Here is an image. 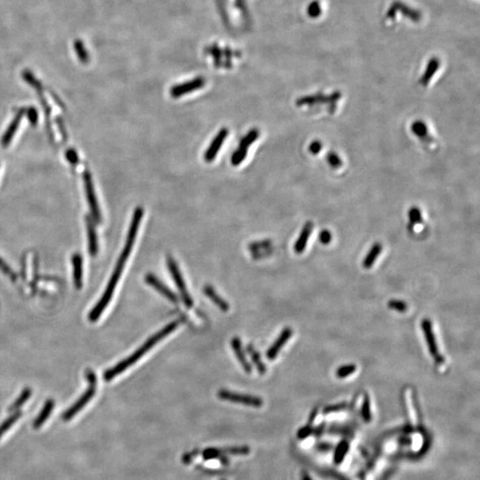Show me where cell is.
Instances as JSON below:
<instances>
[{
    "label": "cell",
    "mask_w": 480,
    "mask_h": 480,
    "mask_svg": "<svg viewBox=\"0 0 480 480\" xmlns=\"http://www.w3.org/2000/svg\"><path fill=\"white\" fill-rule=\"evenodd\" d=\"M143 209L138 206L135 210L134 214H133L132 221H131V224L129 226L128 233H127V237H126V240H125V246L123 248L120 256L117 260L116 267L114 269L113 273L110 277V281L108 283L105 292L103 293V296L101 297V299L97 302V304L94 307L91 312L89 313L88 319L91 322H96L99 319L102 313L104 312V310L106 309L107 306L111 301L115 288L117 286L118 280L121 277L123 270L125 268V263L128 259L130 253L132 252L133 246L135 245L136 236H137V233L139 231L140 224L143 220Z\"/></svg>",
    "instance_id": "1"
},
{
    "label": "cell",
    "mask_w": 480,
    "mask_h": 480,
    "mask_svg": "<svg viewBox=\"0 0 480 480\" xmlns=\"http://www.w3.org/2000/svg\"><path fill=\"white\" fill-rule=\"evenodd\" d=\"M179 320L172 321V322L168 324L167 326H165L163 329L158 331L157 334H155L154 335H152L151 337L149 338L137 351L133 353L132 355H130L128 358L122 360L112 368H110V369L105 371L104 374H103L104 380L106 381H111L117 375L122 374L128 367L135 365L140 359H142V357L144 354H146L147 352H149L152 347H154L158 341H161L162 339H164L165 336H167L169 334H171L172 331H174L179 326Z\"/></svg>",
    "instance_id": "2"
},
{
    "label": "cell",
    "mask_w": 480,
    "mask_h": 480,
    "mask_svg": "<svg viewBox=\"0 0 480 480\" xmlns=\"http://www.w3.org/2000/svg\"><path fill=\"white\" fill-rule=\"evenodd\" d=\"M85 376L89 382V387L85 390V392L77 400L76 403H74L68 410L63 414V418L64 421H70L71 418L74 417L76 414L83 409L86 404L92 400L95 394H96V388H97V378L96 375L91 369H88L85 372Z\"/></svg>",
    "instance_id": "3"
},
{
    "label": "cell",
    "mask_w": 480,
    "mask_h": 480,
    "mask_svg": "<svg viewBox=\"0 0 480 480\" xmlns=\"http://www.w3.org/2000/svg\"><path fill=\"white\" fill-rule=\"evenodd\" d=\"M166 265L169 269L170 274L172 276L173 281L176 282V286L179 290L180 294L182 296V300L187 308H191L193 306V300L191 294L189 293L186 286V283L184 281V277L180 271L179 266L176 260L171 255L166 257Z\"/></svg>",
    "instance_id": "4"
},
{
    "label": "cell",
    "mask_w": 480,
    "mask_h": 480,
    "mask_svg": "<svg viewBox=\"0 0 480 480\" xmlns=\"http://www.w3.org/2000/svg\"><path fill=\"white\" fill-rule=\"evenodd\" d=\"M218 397L222 400L233 403L243 404L248 407H260L264 404V401L259 397L232 392L227 389H220L218 392Z\"/></svg>",
    "instance_id": "5"
},
{
    "label": "cell",
    "mask_w": 480,
    "mask_h": 480,
    "mask_svg": "<svg viewBox=\"0 0 480 480\" xmlns=\"http://www.w3.org/2000/svg\"><path fill=\"white\" fill-rule=\"evenodd\" d=\"M83 180H84V190H85V195L88 198V205L91 210L93 218L97 224H100L102 221V215H101L99 204L97 201L96 192L94 189L91 173L89 172H84L83 174Z\"/></svg>",
    "instance_id": "6"
},
{
    "label": "cell",
    "mask_w": 480,
    "mask_h": 480,
    "mask_svg": "<svg viewBox=\"0 0 480 480\" xmlns=\"http://www.w3.org/2000/svg\"><path fill=\"white\" fill-rule=\"evenodd\" d=\"M421 327H422V332L424 334L426 343L429 348V352L430 355L432 356L433 359L435 360L437 364H442L444 362V358L439 352V347L437 345L436 338L435 334L433 332L432 323L428 319H422L421 323Z\"/></svg>",
    "instance_id": "7"
},
{
    "label": "cell",
    "mask_w": 480,
    "mask_h": 480,
    "mask_svg": "<svg viewBox=\"0 0 480 480\" xmlns=\"http://www.w3.org/2000/svg\"><path fill=\"white\" fill-rule=\"evenodd\" d=\"M341 95L340 92H334L331 94L329 96H326L323 94H317L313 96H307L304 97H301L296 101L297 106L301 107L304 105H314V104H320V103H329L330 106L334 108L335 110V103L341 99Z\"/></svg>",
    "instance_id": "8"
},
{
    "label": "cell",
    "mask_w": 480,
    "mask_h": 480,
    "mask_svg": "<svg viewBox=\"0 0 480 480\" xmlns=\"http://www.w3.org/2000/svg\"><path fill=\"white\" fill-rule=\"evenodd\" d=\"M205 81L203 77H196L192 80L184 82L182 84L173 85L170 89V95L172 98H178L181 96H185L187 94L196 91L198 89L203 88L205 85Z\"/></svg>",
    "instance_id": "9"
},
{
    "label": "cell",
    "mask_w": 480,
    "mask_h": 480,
    "mask_svg": "<svg viewBox=\"0 0 480 480\" xmlns=\"http://www.w3.org/2000/svg\"><path fill=\"white\" fill-rule=\"evenodd\" d=\"M144 279H145V282L148 283L150 286L157 290L158 293H161L162 295L165 296L169 301H172L173 303H177L179 301V297L177 296V294L173 293L168 286H165V284L162 282L161 280H159L156 276L149 273L145 276Z\"/></svg>",
    "instance_id": "10"
},
{
    "label": "cell",
    "mask_w": 480,
    "mask_h": 480,
    "mask_svg": "<svg viewBox=\"0 0 480 480\" xmlns=\"http://www.w3.org/2000/svg\"><path fill=\"white\" fill-rule=\"evenodd\" d=\"M228 135H229V130L227 128L224 127V128L221 129L205 152L204 158H205V161L212 162L215 158L216 155L220 151L223 143L227 138Z\"/></svg>",
    "instance_id": "11"
},
{
    "label": "cell",
    "mask_w": 480,
    "mask_h": 480,
    "mask_svg": "<svg viewBox=\"0 0 480 480\" xmlns=\"http://www.w3.org/2000/svg\"><path fill=\"white\" fill-rule=\"evenodd\" d=\"M292 334H293V330L291 329L290 327H286L285 329L283 330L282 332L279 334L278 339L276 340L275 342L270 347V348L268 350V352H266V357H267L269 360H273V359L277 358L280 350L284 347V345L286 344L290 338L292 337Z\"/></svg>",
    "instance_id": "12"
},
{
    "label": "cell",
    "mask_w": 480,
    "mask_h": 480,
    "mask_svg": "<svg viewBox=\"0 0 480 480\" xmlns=\"http://www.w3.org/2000/svg\"><path fill=\"white\" fill-rule=\"evenodd\" d=\"M85 224H86V230H88V251L92 256H96L98 253V238H97L95 224L92 218L89 216L85 217Z\"/></svg>",
    "instance_id": "13"
},
{
    "label": "cell",
    "mask_w": 480,
    "mask_h": 480,
    "mask_svg": "<svg viewBox=\"0 0 480 480\" xmlns=\"http://www.w3.org/2000/svg\"><path fill=\"white\" fill-rule=\"evenodd\" d=\"M231 344L232 346V348H233L236 358L238 359L239 364L241 365L243 369L246 372V374H250L252 372V367H251L248 360L246 359V354L244 352L242 344H241V340L238 337H234L231 340Z\"/></svg>",
    "instance_id": "14"
},
{
    "label": "cell",
    "mask_w": 480,
    "mask_h": 480,
    "mask_svg": "<svg viewBox=\"0 0 480 480\" xmlns=\"http://www.w3.org/2000/svg\"><path fill=\"white\" fill-rule=\"evenodd\" d=\"M313 231V224L312 222H307L302 227L301 233L297 238L296 242L293 246L294 252L296 253H301L304 252L305 248L308 244V240Z\"/></svg>",
    "instance_id": "15"
},
{
    "label": "cell",
    "mask_w": 480,
    "mask_h": 480,
    "mask_svg": "<svg viewBox=\"0 0 480 480\" xmlns=\"http://www.w3.org/2000/svg\"><path fill=\"white\" fill-rule=\"evenodd\" d=\"M74 286L77 289L83 287V259L80 253H74L72 256Z\"/></svg>",
    "instance_id": "16"
},
{
    "label": "cell",
    "mask_w": 480,
    "mask_h": 480,
    "mask_svg": "<svg viewBox=\"0 0 480 480\" xmlns=\"http://www.w3.org/2000/svg\"><path fill=\"white\" fill-rule=\"evenodd\" d=\"M23 114H24V110H22L16 114L15 118L13 119V121L11 122V124L9 125L7 131L5 132L4 136L1 138V145L3 147H7L11 143L12 140L14 138L15 136V134L17 131L18 129L19 125L21 123V120H22V117H23Z\"/></svg>",
    "instance_id": "17"
},
{
    "label": "cell",
    "mask_w": 480,
    "mask_h": 480,
    "mask_svg": "<svg viewBox=\"0 0 480 480\" xmlns=\"http://www.w3.org/2000/svg\"><path fill=\"white\" fill-rule=\"evenodd\" d=\"M204 293L211 301H213L214 304L216 305L218 308L220 309L221 311L228 312L230 310L229 303L224 300L223 297H221L216 293V291L213 289V286H209V285L204 286Z\"/></svg>",
    "instance_id": "18"
},
{
    "label": "cell",
    "mask_w": 480,
    "mask_h": 480,
    "mask_svg": "<svg viewBox=\"0 0 480 480\" xmlns=\"http://www.w3.org/2000/svg\"><path fill=\"white\" fill-rule=\"evenodd\" d=\"M54 407H55V401L52 400H48L46 403H45L44 407L43 409L41 410L40 414H38V416L36 418V420L34 421L33 422V427L35 429H39L41 426L44 424L45 422L48 420V417L50 416L51 414L52 410L54 409Z\"/></svg>",
    "instance_id": "19"
},
{
    "label": "cell",
    "mask_w": 480,
    "mask_h": 480,
    "mask_svg": "<svg viewBox=\"0 0 480 480\" xmlns=\"http://www.w3.org/2000/svg\"><path fill=\"white\" fill-rule=\"evenodd\" d=\"M382 251V246L380 243H374V245L371 247L369 252L367 254V256L364 258L363 267L365 269H370L374 265V263L377 260L378 256Z\"/></svg>",
    "instance_id": "20"
},
{
    "label": "cell",
    "mask_w": 480,
    "mask_h": 480,
    "mask_svg": "<svg viewBox=\"0 0 480 480\" xmlns=\"http://www.w3.org/2000/svg\"><path fill=\"white\" fill-rule=\"evenodd\" d=\"M246 351L248 352V354H249L250 358H251L252 361H253L254 367H256L258 373L260 374H265V373H266V367H265V365H264L263 360H261V358H260L259 352H257L253 345H248V346L246 347Z\"/></svg>",
    "instance_id": "21"
},
{
    "label": "cell",
    "mask_w": 480,
    "mask_h": 480,
    "mask_svg": "<svg viewBox=\"0 0 480 480\" xmlns=\"http://www.w3.org/2000/svg\"><path fill=\"white\" fill-rule=\"evenodd\" d=\"M439 68H440L439 61L431 60L429 63V65L427 67V69H426L425 72L422 75L421 79H420L421 84L424 85V86L429 84V81L432 79L433 76L436 73L437 70H439Z\"/></svg>",
    "instance_id": "22"
},
{
    "label": "cell",
    "mask_w": 480,
    "mask_h": 480,
    "mask_svg": "<svg viewBox=\"0 0 480 480\" xmlns=\"http://www.w3.org/2000/svg\"><path fill=\"white\" fill-rule=\"evenodd\" d=\"M73 47L79 61L82 63H88L90 61V54L84 47V42L80 39H77L74 41Z\"/></svg>",
    "instance_id": "23"
},
{
    "label": "cell",
    "mask_w": 480,
    "mask_h": 480,
    "mask_svg": "<svg viewBox=\"0 0 480 480\" xmlns=\"http://www.w3.org/2000/svg\"><path fill=\"white\" fill-rule=\"evenodd\" d=\"M412 132L414 133L415 136H418L421 139H427L429 138V132H428V127L424 122L418 120L414 122L412 125ZM431 140V139H429Z\"/></svg>",
    "instance_id": "24"
},
{
    "label": "cell",
    "mask_w": 480,
    "mask_h": 480,
    "mask_svg": "<svg viewBox=\"0 0 480 480\" xmlns=\"http://www.w3.org/2000/svg\"><path fill=\"white\" fill-rule=\"evenodd\" d=\"M22 416V411L17 410L15 414H12L10 417H8L1 425H0V438L4 435L5 433L8 431V429L11 428L12 426L15 424V422L18 421L20 417Z\"/></svg>",
    "instance_id": "25"
},
{
    "label": "cell",
    "mask_w": 480,
    "mask_h": 480,
    "mask_svg": "<svg viewBox=\"0 0 480 480\" xmlns=\"http://www.w3.org/2000/svg\"><path fill=\"white\" fill-rule=\"evenodd\" d=\"M30 396H31V389L29 388H24V389L22 390V392L21 393V395L18 397V399L15 400L14 404L10 407L9 411L18 410L19 408L22 407L23 404L26 403V402L29 400Z\"/></svg>",
    "instance_id": "26"
},
{
    "label": "cell",
    "mask_w": 480,
    "mask_h": 480,
    "mask_svg": "<svg viewBox=\"0 0 480 480\" xmlns=\"http://www.w3.org/2000/svg\"><path fill=\"white\" fill-rule=\"evenodd\" d=\"M247 152H248V149H247V148H245V147L240 146V145H239V147L235 151L234 153L232 155V157H231V164L235 165V166L240 165V164L242 163L243 160L246 158Z\"/></svg>",
    "instance_id": "27"
},
{
    "label": "cell",
    "mask_w": 480,
    "mask_h": 480,
    "mask_svg": "<svg viewBox=\"0 0 480 480\" xmlns=\"http://www.w3.org/2000/svg\"><path fill=\"white\" fill-rule=\"evenodd\" d=\"M22 77H23V79H24L28 84H30L32 88H35L37 92H38V91H42L43 86H42L40 81L37 80L36 77H35L33 74L31 73L29 70H23V72H22Z\"/></svg>",
    "instance_id": "28"
},
{
    "label": "cell",
    "mask_w": 480,
    "mask_h": 480,
    "mask_svg": "<svg viewBox=\"0 0 480 480\" xmlns=\"http://www.w3.org/2000/svg\"><path fill=\"white\" fill-rule=\"evenodd\" d=\"M260 136V133L258 131V129L253 128L252 130H250L249 132L246 134V136L241 140L240 142V146L245 147V148H249L250 145H252L255 141H256L257 138Z\"/></svg>",
    "instance_id": "29"
},
{
    "label": "cell",
    "mask_w": 480,
    "mask_h": 480,
    "mask_svg": "<svg viewBox=\"0 0 480 480\" xmlns=\"http://www.w3.org/2000/svg\"><path fill=\"white\" fill-rule=\"evenodd\" d=\"M408 217H409V222H410V228H413L417 224H422V216L421 210L418 207H412L408 211Z\"/></svg>",
    "instance_id": "30"
},
{
    "label": "cell",
    "mask_w": 480,
    "mask_h": 480,
    "mask_svg": "<svg viewBox=\"0 0 480 480\" xmlns=\"http://www.w3.org/2000/svg\"><path fill=\"white\" fill-rule=\"evenodd\" d=\"M356 370H357V367L354 364H348V365H344V366H341V367L337 368V370L335 372V374L338 378L340 379H344V378L348 377L350 375H352V374L355 373Z\"/></svg>",
    "instance_id": "31"
},
{
    "label": "cell",
    "mask_w": 480,
    "mask_h": 480,
    "mask_svg": "<svg viewBox=\"0 0 480 480\" xmlns=\"http://www.w3.org/2000/svg\"><path fill=\"white\" fill-rule=\"evenodd\" d=\"M361 414H362V417H363L365 422H371L372 414H371L370 399H369V396L367 394H365V396H364L363 404H362V408H361Z\"/></svg>",
    "instance_id": "32"
},
{
    "label": "cell",
    "mask_w": 480,
    "mask_h": 480,
    "mask_svg": "<svg viewBox=\"0 0 480 480\" xmlns=\"http://www.w3.org/2000/svg\"><path fill=\"white\" fill-rule=\"evenodd\" d=\"M326 160L328 162L330 166L333 167V168H340L342 165L341 158L334 151H330L329 153L326 156Z\"/></svg>",
    "instance_id": "33"
},
{
    "label": "cell",
    "mask_w": 480,
    "mask_h": 480,
    "mask_svg": "<svg viewBox=\"0 0 480 480\" xmlns=\"http://www.w3.org/2000/svg\"><path fill=\"white\" fill-rule=\"evenodd\" d=\"M271 246H272V241H271V240H264V241H260V242L250 244L249 246H248V248H249L251 252L255 253V252H258V251L268 249V248L271 247Z\"/></svg>",
    "instance_id": "34"
},
{
    "label": "cell",
    "mask_w": 480,
    "mask_h": 480,
    "mask_svg": "<svg viewBox=\"0 0 480 480\" xmlns=\"http://www.w3.org/2000/svg\"><path fill=\"white\" fill-rule=\"evenodd\" d=\"M388 307L389 309H391V310H394V311L400 312H407V308H408L407 302H405L404 301H400V300H395V299L388 301Z\"/></svg>",
    "instance_id": "35"
},
{
    "label": "cell",
    "mask_w": 480,
    "mask_h": 480,
    "mask_svg": "<svg viewBox=\"0 0 480 480\" xmlns=\"http://www.w3.org/2000/svg\"><path fill=\"white\" fill-rule=\"evenodd\" d=\"M0 271L3 272L5 275L8 276V278L13 281H15L17 279V276L14 272V271L8 266V264L2 258H0Z\"/></svg>",
    "instance_id": "36"
},
{
    "label": "cell",
    "mask_w": 480,
    "mask_h": 480,
    "mask_svg": "<svg viewBox=\"0 0 480 480\" xmlns=\"http://www.w3.org/2000/svg\"><path fill=\"white\" fill-rule=\"evenodd\" d=\"M348 444L346 441H341V443L339 444L335 452V461L337 462H341L344 457L345 454L348 451Z\"/></svg>",
    "instance_id": "37"
},
{
    "label": "cell",
    "mask_w": 480,
    "mask_h": 480,
    "mask_svg": "<svg viewBox=\"0 0 480 480\" xmlns=\"http://www.w3.org/2000/svg\"><path fill=\"white\" fill-rule=\"evenodd\" d=\"M348 404L347 403H339L335 404V405H332V406H328V407H325L324 408V414H331V413H336V412H339V411L344 410L345 408L347 407Z\"/></svg>",
    "instance_id": "38"
},
{
    "label": "cell",
    "mask_w": 480,
    "mask_h": 480,
    "mask_svg": "<svg viewBox=\"0 0 480 480\" xmlns=\"http://www.w3.org/2000/svg\"><path fill=\"white\" fill-rule=\"evenodd\" d=\"M308 13L312 17H319L322 13V8L319 2H313L308 8Z\"/></svg>",
    "instance_id": "39"
},
{
    "label": "cell",
    "mask_w": 480,
    "mask_h": 480,
    "mask_svg": "<svg viewBox=\"0 0 480 480\" xmlns=\"http://www.w3.org/2000/svg\"><path fill=\"white\" fill-rule=\"evenodd\" d=\"M67 160L70 162L71 165H77L78 163V157H77V151L73 149H69L65 153Z\"/></svg>",
    "instance_id": "40"
},
{
    "label": "cell",
    "mask_w": 480,
    "mask_h": 480,
    "mask_svg": "<svg viewBox=\"0 0 480 480\" xmlns=\"http://www.w3.org/2000/svg\"><path fill=\"white\" fill-rule=\"evenodd\" d=\"M322 143L319 140L313 141L310 146H309V151L313 155L319 154V152L322 150Z\"/></svg>",
    "instance_id": "41"
},
{
    "label": "cell",
    "mask_w": 480,
    "mask_h": 480,
    "mask_svg": "<svg viewBox=\"0 0 480 480\" xmlns=\"http://www.w3.org/2000/svg\"><path fill=\"white\" fill-rule=\"evenodd\" d=\"M319 240L320 242L323 245H328L331 240H332V234L329 231L327 230H325V231H321L320 234H319Z\"/></svg>",
    "instance_id": "42"
},
{
    "label": "cell",
    "mask_w": 480,
    "mask_h": 480,
    "mask_svg": "<svg viewBox=\"0 0 480 480\" xmlns=\"http://www.w3.org/2000/svg\"><path fill=\"white\" fill-rule=\"evenodd\" d=\"M27 115H28V117H29V122L31 125H35L37 123V119H38V114H37V111L35 108L31 107L29 108L28 112H27Z\"/></svg>",
    "instance_id": "43"
},
{
    "label": "cell",
    "mask_w": 480,
    "mask_h": 480,
    "mask_svg": "<svg viewBox=\"0 0 480 480\" xmlns=\"http://www.w3.org/2000/svg\"><path fill=\"white\" fill-rule=\"evenodd\" d=\"M312 428L311 426H305L303 428H301L299 431H298V437L300 439H305L307 437L312 435Z\"/></svg>",
    "instance_id": "44"
},
{
    "label": "cell",
    "mask_w": 480,
    "mask_h": 480,
    "mask_svg": "<svg viewBox=\"0 0 480 480\" xmlns=\"http://www.w3.org/2000/svg\"><path fill=\"white\" fill-rule=\"evenodd\" d=\"M303 477H302V480H312V478L309 476V475H307L306 473H303Z\"/></svg>",
    "instance_id": "45"
}]
</instances>
